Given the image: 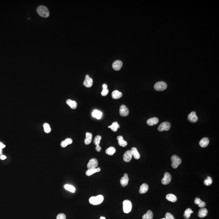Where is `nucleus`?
<instances>
[{
	"instance_id": "nucleus-1",
	"label": "nucleus",
	"mask_w": 219,
	"mask_h": 219,
	"mask_svg": "<svg viewBox=\"0 0 219 219\" xmlns=\"http://www.w3.org/2000/svg\"><path fill=\"white\" fill-rule=\"evenodd\" d=\"M37 12L39 15L42 17H48L50 15V12L46 7L44 6H40L37 8Z\"/></svg>"
},
{
	"instance_id": "nucleus-2",
	"label": "nucleus",
	"mask_w": 219,
	"mask_h": 219,
	"mask_svg": "<svg viewBox=\"0 0 219 219\" xmlns=\"http://www.w3.org/2000/svg\"><path fill=\"white\" fill-rule=\"evenodd\" d=\"M104 196L102 195H99L96 196L91 197L89 201L91 204L97 205L101 204L104 201Z\"/></svg>"
},
{
	"instance_id": "nucleus-3",
	"label": "nucleus",
	"mask_w": 219,
	"mask_h": 219,
	"mask_svg": "<svg viewBox=\"0 0 219 219\" xmlns=\"http://www.w3.org/2000/svg\"><path fill=\"white\" fill-rule=\"evenodd\" d=\"M123 210L124 213H128L130 212L132 209V205L130 201L126 200L123 201Z\"/></svg>"
},
{
	"instance_id": "nucleus-4",
	"label": "nucleus",
	"mask_w": 219,
	"mask_h": 219,
	"mask_svg": "<svg viewBox=\"0 0 219 219\" xmlns=\"http://www.w3.org/2000/svg\"><path fill=\"white\" fill-rule=\"evenodd\" d=\"M171 161L172 163L171 166L174 168H176L181 163V160L180 157L176 155H173L171 157Z\"/></svg>"
},
{
	"instance_id": "nucleus-5",
	"label": "nucleus",
	"mask_w": 219,
	"mask_h": 219,
	"mask_svg": "<svg viewBox=\"0 0 219 219\" xmlns=\"http://www.w3.org/2000/svg\"><path fill=\"white\" fill-rule=\"evenodd\" d=\"M167 87V85L166 82L163 81L158 82L155 84L154 88L157 91H163L166 90Z\"/></svg>"
},
{
	"instance_id": "nucleus-6",
	"label": "nucleus",
	"mask_w": 219,
	"mask_h": 219,
	"mask_svg": "<svg viewBox=\"0 0 219 219\" xmlns=\"http://www.w3.org/2000/svg\"><path fill=\"white\" fill-rule=\"evenodd\" d=\"M171 125L168 122H164L161 123L158 127V130L160 131H168L170 128Z\"/></svg>"
},
{
	"instance_id": "nucleus-7",
	"label": "nucleus",
	"mask_w": 219,
	"mask_h": 219,
	"mask_svg": "<svg viewBox=\"0 0 219 219\" xmlns=\"http://www.w3.org/2000/svg\"><path fill=\"white\" fill-rule=\"evenodd\" d=\"M98 165V162L97 159L95 158H92L90 159L88 164L87 165V167L89 169L92 168H96Z\"/></svg>"
},
{
	"instance_id": "nucleus-8",
	"label": "nucleus",
	"mask_w": 219,
	"mask_h": 219,
	"mask_svg": "<svg viewBox=\"0 0 219 219\" xmlns=\"http://www.w3.org/2000/svg\"><path fill=\"white\" fill-rule=\"evenodd\" d=\"M172 177L170 173L165 172L164 174V177L161 180V183L163 185H166L170 183L171 181Z\"/></svg>"
},
{
	"instance_id": "nucleus-9",
	"label": "nucleus",
	"mask_w": 219,
	"mask_h": 219,
	"mask_svg": "<svg viewBox=\"0 0 219 219\" xmlns=\"http://www.w3.org/2000/svg\"><path fill=\"white\" fill-rule=\"evenodd\" d=\"M93 85V80L90 78L89 76L87 75L86 76L85 81L83 82V85L85 87L87 88H90L92 87Z\"/></svg>"
},
{
	"instance_id": "nucleus-10",
	"label": "nucleus",
	"mask_w": 219,
	"mask_h": 219,
	"mask_svg": "<svg viewBox=\"0 0 219 219\" xmlns=\"http://www.w3.org/2000/svg\"><path fill=\"white\" fill-rule=\"evenodd\" d=\"M120 115L122 117H127L129 114V110L125 105H122L121 106L119 110Z\"/></svg>"
},
{
	"instance_id": "nucleus-11",
	"label": "nucleus",
	"mask_w": 219,
	"mask_h": 219,
	"mask_svg": "<svg viewBox=\"0 0 219 219\" xmlns=\"http://www.w3.org/2000/svg\"><path fill=\"white\" fill-rule=\"evenodd\" d=\"M132 157V155L131 154V150H128L125 152L123 155V160L126 162H129L130 161Z\"/></svg>"
},
{
	"instance_id": "nucleus-12",
	"label": "nucleus",
	"mask_w": 219,
	"mask_h": 219,
	"mask_svg": "<svg viewBox=\"0 0 219 219\" xmlns=\"http://www.w3.org/2000/svg\"><path fill=\"white\" fill-rule=\"evenodd\" d=\"M123 66V63L119 60H117L114 62L112 64V68L116 71H119L121 70Z\"/></svg>"
},
{
	"instance_id": "nucleus-13",
	"label": "nucleus",
	"mask_w": 219,
	"mask_h": 219,
	"mask_svg": "<svg viewBox=\"0 0 219 219\" xmlns=\"http://www.w3.org/2000/svg\"><path fill=\"white\" fill-rule=\"evenodd\" d=\"M188 119L191 123H196L198 121V118L195 112H191L188 116Z\"/></svg>"
},
{
	"instance_id": "nucleus-14",
	"label": "nucleus",
	"mask_w": 219,
	"mask_h": 219,
	"mask_svg": "<svg viewBox=\"0 0 219 219\" xmlns=\"http://www.w3.org/2000/svg\"><path fill=\"white\" fill-rule=\"evenodd\" d=\"M159 122V119L157 117H153L149 119L146 121L148 125L149 126H153L158 123Z\"/></svg>"
},
{
	"instance_id": "nucleus-15",
	"label": "nucleus",
	"mask_w": 219,
	"mask_h": 219,
	"mask_svg": "<svg viewBox=\"0 0 219 219\" xmlns=\"http://www.w3.org/2000/svg\"><path fill=\"white\" fill-rule=\"evenodd\" d=\"M101 170L100 168H96L88 169L86 172V174L87 176H90L96 172H99Z\"/></svg>"
},
{
	"instance_id": "nucleus-16",
	"label": "nucleus",
	"mask_w": 219,
	"mask_h": 219,
	"mask_svg": "<svg viewBox=\"0 0 219 219\" xmlns=\"http://www.w3.org/2000/svg\"><path fill=\"white\" fill-rule=\"evenodd\" d=\"M209 142V139L207 138H204L200 140L199 144L201 147L205 148L208 145Z\"/></svg>"
},
{
	"instance_id": "nucleus-17",
	"label": "nucleus",
	"mask_w": 219,
	"mask_h": 219,
	"mask_svg": "<svg viewBox=\"0 0 219 219\" xmlns=\"http://www.w3.org/2000/svg\"><path fill=\"white\" fill-rule=\"evenodd\" d=\"M123 94L120 91L118 90H115L112 92V97L114 99H119L122 97Z\"/></svg>"
},
{
	"instance_id": "nucleus-18",
	"label": "nucleus",
	"mask_w": 219,
	"mask_h": 219,
	"mask_svg": "<svg viewBox=\"0 0 219 219\" xmlns=\"http://www.w3.org/2000/svg\"><path fill=\"white\" fill-rule=\"evenodd\" d=\"M117 139L118 140V144L120 146L124 147L127 145V142L124 140L122 136H118L117 137Z\"/></svg>"
},
{
	"instance_id": "nucleus-19",
	"label": "nucleus",
	"mask_w": 219,
	"mask_h": 219,
	"mask_svg": "<svg viewBox=\"0 0 219 219\" xmlns=\"http://www.w3.org/2000/svg\"><path fill=\"white\" fill-rule=\"evenodd\" d=\"M131 153L132 156H134V158L136 159H138L140 158V155L139 152H138L137 149L135 147H133L131 148Z\"/></svg>"
},
{
	"instance_id": "nucleus-20",
	"label": "nucleus",
	"mask_w": 219,
	"mask_h": 219,
	"mask_svg": "<svg viewBox=\"0 0 219 219\" xmlns=\"http://www.w3.org/2000/svg\"><path fill=\"white\" fill-rule=\"evenodd\" d=\"M207 214L208 210L207 209L205 208H202L199 211L198 216L200 218H203L206 216Z\"/></svg>"
},
{
	"instance_id": "nucleus-21",
	"label": "nucleus",
	"mask_w": 219,
	"mask_h": 219,
	"mask_svg": "<svg viewBox=\"0 0 219 219\" xmlns=\"http://www.w3.org/2000/svg\"><path fill=\"white\" fill-rule=\"evenodd\" d=\"M93 135L91 133L87 132L86 134V138L85 140V143L86 145L90 144L92 142Z\"/></svg>"
},
{
	"instance_id": "nucleus-22",
	"label": "nucleus",
	"mask_w": 219,
	"mask_h": 219,
	"mask_svg": "<svg viewBox=\"0 0 219 219\" xmlns=\"http://www.w3.org/2000/svg\"><path fill=\"white\" fill-rule=\"evenodd\" d=\"M66 103L72 109H75L77 107V103L75 101L72 100L70 99H67Z\"/></svg>"
},
{
	"instance_id": "nucleus-23",
	"label": "nucleus",
	"mask_w": 219,
	"mask_h": 219,
	"mask_svg": "<svg viewBox=\"0 0 219 219\" xmlns=\"http://www.w3.org/2000/svg\"><path fill=\"white\" fill-rule=\"evenodd\" d=\"M149 189V186L146 183H143L140 186L139 193L141 194L145 193Z\"/></svg>"
},
{
	"instance_id": "nucleus-24",
	"label": "nucleus",
	"mask_w": 219,
	"mask_h": 219,
	"mask_svg": "<svg viewBox=\"0 0 219 219\" xmlns=\"http://www.w3.org/2000/svg\"><path fill=\"white\" fill-rule=\"evenodd\" d=\"M102 113L101 111L98 110H94L92 112V116L93 117L96 118L97 119H100L102 117Z\"/></svg>"
},
{
	"instance_id": "nucleus-25",
	"label": "nucleus",
	"mask_w": 219,
	"mask_h": 219,
	"mask_svg": "<svg viewBox=\"0 0 219 219\" xmlns=\"http://www.w3.org/2000/svg\"><path fill=\"white\" fill-rule=\"evenodd\" d=\"M108 127L109 128L111 129V130L114 132H116L117 131L118 129L119 128L120 125L117 122H114L112 123L111 125L108 126Z\"/></svg>"
},
{
	"instance_id": "nucleus-26",
	"label": "nucleus",
	"mask_w": 219,
	"mask_h": 219,
	"mask_svg": "<svg viewBox=\"0 0 219 219\" xmlns=\"http://www.w3.org/2000/svg\"><path fill=\"white\" fill-rule=\"evenodd\" d=\"M166 198L168 201L173 202H176V200H177V198H176V196L174 195V194H171V193H169V194L167 195L166 196Z\"/></svg>"
},
{
	"instance_id": "nucleus-27",
	"label": "nucleus",
	"mask_w": 219,
	"mask_h": 219,
	"mask_svg": "<svg viewBox=\"0 0 219 219\" xmlns=\"http://www.w3.org/2000/svg\"><path fill=\"white\" fill-rule=\"evenodd\" d=\"M128 176H123L121 178L120 183L122 186L124 187L127 185L128 183Z\"/></svg>"
},
{
	"instance_id": "nucleus-28",
	"label": "nucleus",
	"mask_w": 219,
	"mask_h": 219,
	"mask_svg": "<svg viewBox=\"0 0 219 219\" xmlns=\"http://www.w3.org/2000/svg\"><path fill=\"white\" fill-rule=\"evenodd\" d=\"M194 203L195 204H198L199 207H204L206 205V203H205V202L202 201L198 198H195L194 200Z\"/></svg>"
},
{
	"instance_id": "nucleus-29",
	"label": "nucleus",
	"mask_w": 219,
	"mask_h": 219,
	"mask_svg": "<svg viewBox=\"0 0 219 219\" xmlns=\"http://www.w3.org/2000/svg\"><path fill=\"white\" fill-rule=\"evenodd\" d=\"M72 142H73V141L72 140V139H71L70 138H67L65 139L64 141H62V142H61V145L62 147H65L69 144H71Z\"/></svg>"
},
{
	"instance_id": "nucleus-30",
	"label": "nucleus",
	"mask_w": 219,
	"mask_h": 219,
	"mask_svg": "<svg viewBox=\"0 0 219 219\" xmlns=\"http://www.w3.org/2000/svg\"><path fill=\"white\" fill-rule=\"evenodd\" d=\"M153 218V213L151 210H148L142 217V219H152Z\"/></svg>"
},
{
	"instance_id": "nucleus-31",
	"label": "nucleus",
	"mask_w": 219,
	"mask_h": 219,
	"mask_svg": "<svg viewBox=\"0 0 219 219\" xmlns=\"http://www.w3.org/2000/svg\"><path fill=\"white\" fill-rule=\"evenodd\" d=\"M193 212L191 210L190 208H187L186 210H185L184 213V217L185 219H187L190 217L192 213H193Z\"/></svg>"
},
{
	"instance_id": "nucleus-32",
	"label": "nucleus",
	"mask_w": 219,
	"mask_h": 219,
	"mask_svg": "<svg viewBox=\"0 0 219 219\" xmlns=\"http://www.w3.org/2000/svg\"><path fill=\"white\" fill-rule=\"evenodd\" d=\"M116 150L115 148L114 147H110L108 148V149H106V153L107 155H112L115 153Z\"/></svg>"
},
{
	"instance_id": "nucleus-33",
	"label": "nucleus",
	"mask_w": 219,
	"mask_h": 219,
	"mask_svg": "<svg viewBox=\"0 0 219 219\" xmlns=\"http://www.w3.org/2000/svg\"><path fill=\"white\" fill-rule=\"evenodd\" d=\"M64 187L66 190H68V191H70L71 192H75L76 189H75V187L74 186H72V185L66 184V185H65Z\"/></svg>"
},
{
	"instance_id": "nucleus-34",
	"label": "nucleus",
	"mask_w": 219,
	"mask_h": 219,
	"mask_svg": "<svg viewBox=\"0 0 219 219\" xmlns=\"http://www.w3.org/2000/svg\"><path fill=\"white\" fill-rule=\"evenodd\" d=\"M102 139V137L98 135L94 139V144H95V145H99V144L100 143L101 140Z\"/></svg>"
},
{
	"instance_id": "nucleus-35",
	"label": "nucleus",
	"mask_w": 219,
	"mask_h": 219,
	"mask_svg": "<svg viewBox=\"0 0 219 219\" xmlns=\"http://www.w3.org/2000/svg\"><path fill=\"white\" fill-rule=\"evenodd\" d=\"M212 182H213V181H212L211 178L210 176H208L206 179L204 181V183L206 186H209L212 184Z\"/></svg>"
},
{
	"instance_id": "nucleus-36",
	"label": "nucleus",
	"mask_w": 219,
	"mask_h": 219,
	"mask_svg": "<svg viewBox=\"0 0 219 219\" xmlns=\"http://www.w3.org/2000/svg\"><path fill=\"white\" fill-rule=\"evenodd\" d=\"M44 129L45 132L46 133H49L51 132V129L48 123H45L44 125Z\"/></svg>"
},
{
	"instance_id": "nucleus-37",
	"label": "nucleus",
	"mask_w": 219,
	"mask_h": 219,
	"mask_svg": "<svg viewBox=\"0 0 219 219\" xmlns=\"http://www.w3.org/2000/svg\"><path fill=\"white\" fill-rule=\"evenodd\" d=\"M108 93H109V90L108 88L107 89H103L101 93V95H102L103 96H106L108 94Z\"/></svg>"
},
{
	"instance_id": "nucleus-38",
	"label": "nucleus",
	"mask_w": 219,
	"mask_h": 219,
	"mask_svg": "<svg viewBox=\"0 0 219 219\" xmlns=\"http://www.w3.org/2000/svg\"><path fill=\"white\" fill-rule=\"evenodd\" d=\"M165 219H175L174 217L172 214L169 212L167 213L165 215Z\"/></svg>"
},
{
	"instance_id": "nucleus-39",
	"label": "nucleus",
	"mask_w": 219,
	"mask_h": 219,
	"mask_svg": "<svg viewBox=\"0 0 219 219\" xmlns=\"http://www.w3.org/2000/svg\"><path fill=\"white\" fill-rule=\"evenodd\" d=\"M66 217L64 213H60L57 216V219H66Z\"/></svg>"
},
{
	"instance_id": "nucleus-40",
	"label": "nucleus",
	"mask_w": 219,
	"mask_h": 219,
	"mask_svg": "<svg viewBox=\"0 0 219 219\" xmlns=\"http://www.w3.org/2000/svg\"><path fill=\"white\" fill-rule=\"evenodd\" d=\"M95 149L97 151V152H100L101 151V146L99 145H97L96 146V147H95Z\"/></svg>"
},
{
	"instance_id": "nucleus-41",
	"label": "nucleus",
	"mask_w": 219,
	"mask_h": 219,
	"mask_svg": "<svg viewBox=\"0 0 219 219\" xmlns=\"http://www.w3.org/2000/svg\"><path fill=\"white\" fill-rule=\"evenodd\" d=\"M6 147V145L3 144L2 142H0V149H2Z\"/></svg>"
},
{
	"instance_id": "nucleus-42",
	"label": "nucleus",
	"mask_w": 219,
	"mask_h": 219,
	"mask_svg": "<svg viewBox=\"0 0 219 219\" xmlns=\"http://www.w3.org/2000/svg\"><path fill=\"white\" fill-rule=\"evenodd\" d=\"M103 89H107L108 88V85L106 84H104L102 86Z\"/></svg>"
},
{
	"instance_id": "nucleus-43",
	"label": "nucleus",
	"mask_w": 219,
	"mask_h": 219,
	"mask_svg": "<svg viewBox=\"0 0 219 219\" xmlns=\"http://www.w3.org/2000/svg\"><path fill=\"white\" fill-rule=\"evenodd\" d=\"M6 156H5V155H1V159L2 160H4V159H6Z\"/></svg>"
},
{
	"instance_id": "nucleus-44",
	"label": "nucleus",
	"mask_w": 219,
	"mask_h": 219,
	"mask_svg": "<svg viewBox=\"0 0 219 219\" xmlns=\"http://www.w3.org/2000/svg\"><path fill=\"white\" fill-rule=\"evenodd\" d=\"M100 219H106V218H105V217H101L100 218Z\"/></svg>"
},
{
	"instance_id": "nucleus-45",
	"label": "nucleus",
	"mask_w": 219,
	"mask_h": 219,
	"mask_svg": "<svg viewBox=\"0 0 219 219\" xmlns=\"http://www.w3.org/2000/svg\"><path fill=\"white\" fill-rule=\"evenodd\" d=\"M124 176H128V175H127V173H125V174H124Z\"/></svg>"
},
{
	"instance_id": "nucleus-46",
	"label": "nucleus",
	"mask_w": 219,
	"mask_h": 219,
	"mask_svg": "<svg viewBox=\"0 0 219 219\" xmlns=\"http://www.w3.org/2000/svg\"><path fill=\"white\" fill-rule=\"evenodd\" d=\"M2 149H0V154H1L2 153Z\"/></svg>"
},
{
	"instance_id": "nucleus-47",
	"label": "nucleus",
	"mask_w": 219,
	"mask_h": 219,
	"mask_svg": "<svg viewBox=\"0 0 219 219\" xmlns=\"http://www.w3.org/2000/svg\"><path fill=\"white\" fill-rule=\"evenodd\" d=\"M165 219V218H162V219Z\"/></svg>"
}]
</instances>
